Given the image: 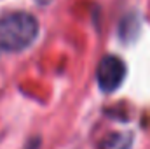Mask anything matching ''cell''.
I'll use <instances>...</instances> for the list:
<instances>
[{
	"instance_id": "1",
	"label": "cell",
	"mask_w": 150,
	"mask_h": 149,
	"mask_svg": "<svg viewBox=\"0 0 150 149\" xmlns=\"http://www.w3.org/2000/svg\"><path fill=\"white\" fill-rule=\"evenodd\" d=\"M38 34L37 19L28 12H9L0 18V49L23 51Z\"/></svg>"
},
{
	"instance_id": "3",
	"label": "cell",
	"mask_w": 150,
	"mask_h": 149,
	"mask_svg": "<svg viewBox=\"0 0 150 149\" xmlns=\"http://www.w3.org/2000/svg\"><path fill=\"white\" fill-rule=\"evenodd\" d=\"M131 146V135L127 133H112L110 137H107L100 149H129Z\"/></svg>"
},
{
	"instance_id": "4",
	"label": "cell",
	"mask_w": 150,
	"mask_h": 149,
	"mask_svg": "<svg viewBox=\"0 0 150 149\" xmlns=\"http://www.w3.org/2000/svg\"><path fill=\"white\" fill-rule=\"evenodd\" d=\"M38 2H40V4H45V2H49V0H38Z\"/></svg>"
},
{
	"instance_id": "2",
	"label": "cell",
	"mask_w": 150,
	"mask_h": 149,
	"mask_svg": "<svg viewBox=\"0 0 150 149\" xmlns=\"http://www.w3.org/2000/svg\"><path fill=\"white\" fill-rule=\"evenodd\" d=\"M124 77H126V63L119 56L108 54V56H105L100 62V67H98V84H100L101 91H105V93L115 91L122 84Z\"/></svg>"
}]
</instances>
